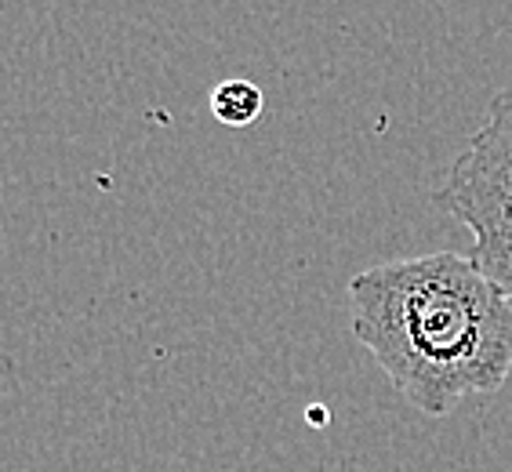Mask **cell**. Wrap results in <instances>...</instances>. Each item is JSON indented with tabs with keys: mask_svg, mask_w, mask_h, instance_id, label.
Returning <instances> with one entry per match:
<instances>
[{
	"mask_svg": "<svg viewBox=\"0 0 512 472\" xmlns=\"http://www.w3.org/2000/svg\"><path fill=\"white\" fill-rule=\"evenodd\" d=\"M353 335L407 404L444 418L512 371V295L473 255L393 258L349 280Z\"/></svg>",
	"mask_w": 512,
	"mask_h": 472,
	"instance_id": "cell-1",
	"label": "cell"
},
{
	"mask_svg": "<svg viewBox=\"0 0 512 472\" xmlns=\"http://www.w3.org/2000/svg\"><path fill=\"white\" fill-rule=\"evenodd\" d=\"M433 200L469 226L473 262L512 295V95L491 102Z\"/></svg>",
	"mask_w": 512,
	"mask_h": 472,
	"instance_id": "cell-2",
	"label": "cell"
},
{
	"mask_svg": "<svg viewBox=\"0 0 512 472\" xmlns=\"http://www.w3.org/2000/svg\"><path fill=\"white\" fill-rule=\"evenodd\" d=\"M262 109H266V95L258 84L251 80H222L215 91H211V113H215L222 124L229 128H247V124H255L262 117Z\"/></svg>",
	"mask_w": 512,
	"mask_h": 472,
	"instance_id": "cell-3",
	"label": "cell"
}]
</instances>
